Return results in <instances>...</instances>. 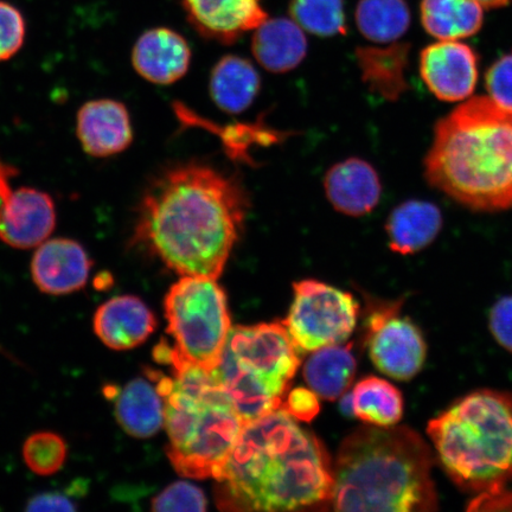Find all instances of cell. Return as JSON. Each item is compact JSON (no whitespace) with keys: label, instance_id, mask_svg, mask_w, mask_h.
<instances>
[{"label":"cell","instance_id":"6da1fadb","mask_svg":"<svg viewBox=\"0 0 512 512\" xmlns=\"http://www.w3.org/2000/svg\"><path fill=\"white\" fill-rule=\"evenodd\" d=\"M249 207L238 177L194 160L172 164L147 184L132 242L183 277L217 280Z\"/></svg>","mask_w":512,"mask_h":512},{"label":"cell","instance_id":"7a4b0ae2","mask_svg":"<svg viewBox=\"0 0 512 512\" xmlns=\"http://www.w3.org/2000/svg\"><path fill=\"white\" fill-rule=\"evenodd\" d=\"M216 482L221 510H300L331 503L334 465L283 406L243 426Z\"/></svg>","mask_w":512,"mask_h":512},{"label":"cell","instance_id":"3957f363","mask_svg":"<svg viewBox=\"0 0 512 512\" xmlns=\"http://www.w3.org/2000/svg\"><path fill=\"white\" fill-rule=\"evenodd\" d=\"M425 176L431 187L467 209H512V111L489 96H476L440 119Z\"/></svg>","mask_w":512,"mask_h":512},{"label":"cell","instance_id":"277c9868","mask_svg":"<svg viewBox=\"0 0 512 512\" xmlns=\"http://www.w3.org/2000/svg\"><path fill=\"white\" fill-rule=\"evenodd\" d=\"M430 445L407 426H363L343 440L334 465L337 511L430 512L438 509Z\"/></svg>","mask_w":512,"mask_h":512},{"label":"cell","instance_id":"5b68a950","mask_svg":"<svg viewBox=\"0 0 512 512\" xmlns=\"http://www.w3.org/2000/svg\"><path fill=\"white\" fill-rule=\"evenodd\" d=\"M155 358L174 370L172 379L147 371L164 398L172 466L184 477L219 479L245 421L214 373L184 361L166 342Z\"/></svg>","mask_w":512,"mask_h":512},{"label":"cell","instance_id":"8992f818","mask_svg":"<svg viewBox=\"0 0 512 512\" xmlns=\"http://www.w3.org/2000/svg\"><path fill=\"white\" fill-rule=\"evenodd\" d=\"M435 459L458 488L492 494L512 482V393L466 394L427 425Z\"/></svg>","mask_w":512,"mask_h":512},{"label":"cell","instance_id":"52a82bcc","mask_svg":"<svg viewBox=\"0 0 512 512\" xmlns=\"http://www.w3.org/2000/svg\"><path fill=\"white\" fill-rule=\"evenodd\" d=\"M299 352L283 323L230 329L213 373L245 424L284 406L300 366Z\"/></svg>","mask_w":512,"mask_h":512},{"label":"cell","instance_id":"ba28073f","mask_svg":"<svg viewBox=\"0 0 512 512\" xmlns=\"http://www.w3.org/2000/svg\"><path fill=\"white\" fill-rule=\"evenodd\" d=\"M165 317L176 354L213 373L222 360L232 320L216 279L182 277L166 294Z\"/></svg>","mask_w":512,"mask_h":512},{"label":"cell","instance_id":"9c48e42d","mask_svg":"<svg viewBox=\"0 0 512 512\" xmlns=\"http://www.w3.org/2000/svg\"><path fill=\"white\" fill-rule=\"evenodd\" d=\"M293 290V304L283 324L300 352L348 341L360 312L352 294L317 280L299 281Z\"/></svg>","mask_w":512,"mask_h":512},{"label":"cell","instance_id":"30bf717a","mask_svg":"<svg viewBox=\"0 0 512 512\" xmlns=\"http://www.w3.org/2000/svg\"><path fill=\"white\" fill-rule=\"evenodd\" d=\"M403 300L381 304L368 319L367 343L374 366L396 381H411L427 360L421 329L401 315Z\"/></svg>","mask_w":512,"mask_h":512},{"label":"cell","instance_id":"8fae6325","mask_svg":"<svg viewBox=\"0 0 512 512\" xmlns=\"http://www.w3.org/2000/svg\"><path fill=\"white\" fill-rule=\"evenodd\" d=\"M14 166L0 157V240L17 249L38 247L56 226V207L47 192L16 188Z\"/></svg>","mask_w":512,"mask_h":512},{"label":"cell","instance_id":"7c38bea8","mask_svg":"<svg viewBox=\"0 0 512 512\" xmlns=\"http://www.w3.org/2000/svg\"><path fill=\"white\" fill-rule=\"evenodd\" d=\"M479 55L469 44L440 41L420 54V74L435 98L458 102L475 92L479 76Z\"/></svg>","mask_w":512,"mask_h":512},{"label":"cell","instance_id":"4fadbf2b","mask_svg":"<svg viewBox=\"0 0 512 512\" xmlns=\"http://www.w3.org/2000/svg\"><path fill=\"white\" fill-rule=\"evenodd\" d=\"M92 259L80 242L57 238L46 240L31 260V277L38 290L50 296H66L87 285Z\"/></svg>","mask_w":512,"mask_h":512},{"label":"cell","instance_id":"5bb4252c","mask_svg":"<svg viewBox=\"0 0 512 512\" xmlns=\"http://www.w3.org/2000/svg\"><path fill=\"white\" fill-rule=\"evenodd\" d=\"M188 22L198 35L232 44L268 18L262 0H181Z\"/></svg>","mask_w":512,"mask_h":512},{"label":"cell","instance_id":"9a60e30c","mask_svg":"<svg viewBox=\"0 0 512 512\" xmlns=\"http://www.w3.org/2000/svg\"><path fill=\"white\" fill-rule=\"evenodd\" d=\"M76 136L89 156L107 158L119 155L133 142L130 112L123 102L117 100L88 101L76 115Z\"/></svg>","mask_w":512,"mask_h":512},{"label":"cell","instance_id":"2e32d148","mask_svg":"<svg viewBox=\"0 0 512 512\" xmlns=\"http://www.w3.org/2000/svg\"><path fill=\"white\" fill-rule=\"evenodd\" d=\"M324 190L332 208L338 213L362 217L379 206L382 182L373 165L367 160L352 157L326 172Z\"/></svg>","mask_w":512,"mask_h":512},{"label":"cell","instance_id":"e0dca14e","mask_svg":"<svg viewBox=\"0 0 512 512\" xmlns=\"http://www.w3.org/2000/svg\"><path fill=\"white\" fill-rule=\"evenodd\" d=\"M189 43L178 32L155 28L144 32L134 44L132 64L153 85L169 86L187 75L191 63Z\"/></svg>","mask_w":512,"mask_h":512},{"label":"cell","instance_id":"ac0fdd59","mask_svg":"<svg viewBox=\"0 0 512 512\" xmlns=\"http://www.w3.org/2000/svg\"><path fill=\"white\" fill-rule=\"evenodd\" d=\"M93 326L107 348L124 351L143 344L155 332L157 319L142 299L119 296L98 307Z\"/></svg>","mask_w":512,"mask_h":512},{"label":"cell","instance_id":"d6986e66","mask_svg":"<svg viewBox=\"0 0 512 512\" xmlns=\"http://www.w3.org/2000/svg\"><path fill=\"white\" fill-rule=\"evenodd\" d=\"M304 30L292 18H267L254 30L252 53L261 67L274 74L291 72L307 55Z\"/></svg>","mask_w":512,"mask_h":512},{"label":"cell","instance_id":"ffe728a7","mask_svg":"<svg viewBox=\"0 0 512 512\" xmlns=\"http://www.w3.org/2000/svg\"><path fill=\"white\" fill-rule=\"evenodd\" d=\"M444 226L443 214L435 204L408 200L395 207L386 222L389 248L396 254L413 255L437 240Z\"/></svg>","mask_w":512,"mask_h":512},{"label":"cell","instance_id":"44dd1931","mask_svg":"<svg viewBox=\"0 0 512 512\" xmlns=\"http://www.w3.org/2000/svg\"><path fill=\"white\" fill-rule=\"evenodd\" d=\"M411 44L390 43L388 47H358L355 57L361 79L369 91L387 101H398L409 89L407 69Z\"/></svg>","mask_w":512,"mask_h":512},{"label":"cell","instance_id":"7402d4cb","mask_svg":"<svg viewBox=\"0 0 512 512\" xmlns=\"http://www.w3.org/2000/svg\"><path fill=\"white\" fill-rule=\"evenodd\" d=\"M118 424L131 437L146 439L164 426V398L152 379L132 380L114 395Z\"/></svg>","mask_w":512,"mask_h":512},{"label":"cell","instance_id":"603a6c76","mask_svg":"<svg viewBox=\"0 0 512 512\" xmlns=\"http://www.w3.org/2000/svg\"><path fill=\"white\" fill-rule=\"evenodd\" d=\"M261 89L254 64L238 55H226L211 70L209 92L221 111L241 114L253 105Z\"/></svg>","mask_w":512,"mask_h":512},{"label":"cell","instance_id":"cb8c5ba5","mask_svg":"<svg viewBox=\"0 0 512 512\" xmlns=\"http://www.w3.org/2000/svg\"><path fill=\"white\" fill-rule=\"evenodd\" d=\"M422 27L440 41H459L478 34L484 24L479 0H421Z\"/></svg>","mask_w":512,"mask_h":512},{"label":"cell","instance_id":"d4e9b609","mask_svg":"<svg viewBox=\"0 0 512 512\" xmlns=\"http://www.w3.org/2000/svg\"><path fill=\"white\" fill-rule=\"evenodd\" d=\"M356 374L352 344H335L313 351L304 367V377L318 398L335 401L348 392Z\"/></svg>","mask_w":512,"mask_h":512},{"label":"cell","instance_id":"484cf974","mask_svg":"<svg viewBox=\"0 0 512 512\" xmlns=\"http://www.w3.org/2000/svg\"><path fill=\"white\" fill-rule=\"evenodd\" d=\"M354 416L367 425H398L405 411L403 395L393 383L377 376L364 377L351 392Z\"/></svg>","mask_w":512,"mask_h":512},{"label":"cell","instance_id":"4316f807","mask_svg":"<svg viewBox=\"0 0 512 512\" xmlns=\"http://www.w3.org/2000/svg\"><path fill=\"white\" fill-rule=\"evenodd\" d=\"M355 21L358 31L368 41L390 44L406 34L412 14L406 0H360Z\"/></svg>","mask_w":512,"mask_h":512},{"label":"cell","instance_id":"83f0119b","mask_svg":"<svg viewBox=\"0 0 512 512\" xmlns=\"http://www.w3.org/2000/svg\"><path fill=\"white\" fill-rule=\"evenodd\" d=\"M290 15L311 35L331 38L347 34L344 0H291Z\"/></svg>","mask_w":512,"mask_h":512},{"label":"cell","instance_id":"f1b7e54d","mask_svg":"<svg viewBox=\"0 0 512 512\" xmlns=\"http://www.w3.org/2000/svg\"><path fill=\"white\" fill-rule=\"evenodd\" d=\"M25 465L37 476L48 477L59 472L68 457V446L60 434L42 431L31 434L23 445Z\"/></svg>","mask_w":512,"mask_h":512},{"label":"cell","instance_id":"f546056e","mask_svg":"<svg viewBox=\"0 0 512 512\" xmlns=\"http://www.w3.org/2000/svg\"><path fill=\"white\" fill-rule=\"evenodd\" d=\"M207 498L196 485L187 482H177L168 486L153 498L152 510L166 511H197L207 510Z\"/></svg>","mask_w":512,"mask_h":512},{"label":"cell","instance_id":"4dcf8cb0","mask_svg":"<svg viewBox=\"0 0 512 512\" xmlns=\"http://www.w3.org/2000/svg\"><path fill=\"white\" fill-rule=\"evenodd\" d=\"M22 12L16 6L0 0V62L8 61L22 48L25 40Z\"/></svg>","mask_w":512,"mask_h":512},{"label":"cell","instance_id":"1f68e13d","mask_svg":"<svg viewBox=\"0 0 512 512\" xmlns=\"http://www.w3.org/2000/svg\"><path fill=\"white\" fill-rule=\"evenodd\" d=\"M485 87L491 100L512 111V50L486 70Z\"/></svg>","mask_w":512,"mask_h":512},{"label":"cell","instance_id":"d6a6232c","mask_svg":"<svg viewBox=\"0 0 512 512\" xmlns=\"http://www.w3.org/2000/svg\"><path fill=\"white\" fill-rule=\"evenodd\" d=\"M489 328L495 341L512 354V296L499 299L492 307Z\"/></svg>","mask_w":512,"mask_h":512},{"label":"cell","instance_id":"836d02e7","mask_svg":"<svg viewBox=\"0 0 512 512\" xmlns=\"http://www.w3.org/2000/svg\"><path fill=\"white\" fill-rule=\"evenodd\" d=\"M318 396L311 389H293L284 402V407L294 419L310 422L319 413Z\"/></svg>","mask_w":512,"mask_h":512},{"label":"cell","instance_id":"e575fe53","mask_svg":"<svg viewBox=\"0 0 512 512\" xmlns=\"http://www.w3.org/2000/svg\"><path fill=\"white\" fill-rule=\"evenodd\" d=\"M78 505L61 492H44L29 499L28 511H75Z\"/></svg>","mask_w":512,"mask_h":512},{"label":"cell","instance_id":"d590c367","mask_svg":"<svg viewBox=\"0 0 512 512\" xmlns=\"http://www.w3.org/2000/svg\"><path fill=\"white\" fill-rule=\"evenodd\" d=\"M469 510H512V490L505 488L492 494L473 496Z\"/></svg>","mask_w":512,"mask_h":512},{"label":"cell","instance_id":"8d00e7d4","mask_svg":"<svg viewBox=\"0 0 512 512\" xmlns=\"http://www.w3.org/2000/svg\"><path fill=\"white\" fill-rule=\"evenodd\" d=\"M480 4L484 6V9H502L508 6L512 0H479Z\"/></svg>","mask_w":512,"mask_h":512},{"label":"cell","instance_id":"74e56055","mask_svg":"<svg viewBox=\"0 0 512 512\" xmlns=\"http://www.w3.org/2000/svg\"><path fill=\"white\" fill-rule=\"evenodd\" d=\"M341 411L343 412L344 415L354 416V411H352L351 392H347L342 396Z\"/></svg>","mask_w":512,"mask_h":512}]
</instances>
